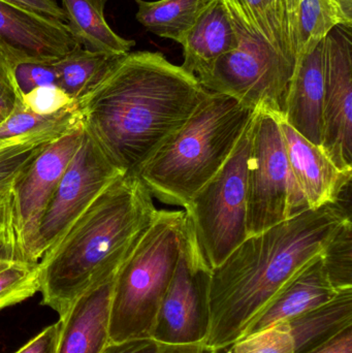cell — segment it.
Returning <instances> with one entry per match:
<instances>
[{"label": "cell", "instance_id": "6da1fadb", "mask_svg": "<svg viewBox=\"0 0 352 353\" xmlns=\"http://www.w3.org/2000/svg\"><path fill=\"white\" fill-rule=\"evenodd\" d=\"M194 74L159 52H130L76 101L85 132L123 174L138 175L207 99Z\"/></svg>", "mask_w": 352, "mask_h": 353}, {"label": "cell", "instance_id": "7a4b0ae2", "mask_svg": "<svg viewBox=\"0 0 352 353\" xmlns=\"http://www.w3.org/2000/svg\"><path fill=\"white\" fill-rule=\"evenodd\" d=\"M351 214L339 203L308 209L248 236L211 273L210 332L206 345H229L247 334L258 315L327 243Z\"/></svg>", "mask_w": 352, "mask_h": 353}, {"label": "cell", "instance_id": "3957f363", "mask_svg": "<svg viewBox=\"0 0 352 353\" xmlns=\"http://www.w3.org/2000/svg\"><path fill=\"white\" fill-rule=\"evenodd\" d=\"M157 211L138 175L118 176L39 261L43 305L62 316L87 290L116 276Z\"/></svg>", "mask_w": 352, "mask_h": 353}, {"label": "cell", "instance_id": "277c9868", "mask_svg": "<svg viewBox=\"0 0 352 353\" xmlns=\"http://www.w3.org/2000/svg\"><path fill=\"white\" fill-rule=\"evenodd\" d=\"M256 112L210 91L188 121L138 172L153 197L185 208L225 165Z\"/></svg>", "mask_w": 352, "mask_h": 353}, {"label": "cell", "instance_id": "5b68a950", "mask_svg": "<svg viewBox=\"0 0 352 353\" xmlns=\"http://www.w3.org/2000/svg\"><path fill=\"white\" fill-rule=\"evenodd\" d=\"M185 236L184 211H161L134 247L114 281L110 342L152 336Z\"/></svg>", "mask_w": 352, "mask_h": 353}, {"label": "cell", "instance_id": "8992f818", "mask_svg": "<svg viewBox=\"0 0 352 353\" xmlns=\"http://www.w3.org/2000/svg\"><path fill=\"white\" fill-rule=\"evenodd\" d=\"M249 124L225 165L184 208L191 244L211 270L218 267L247 232V170Z\"/></svg>", "mask_w": 352, "mask_h": 353}, {"label": "cell", "instance_id": "52a82bcc", "mask_svg": "<svg viewBox=\"0 0 352 353\" xmlns=\"http://www.w3.org/2000/svg\"><path fill=\"white\" fill-rule=\"evenodd\" d=\"M309 209L296 183L278 119L256 113L250 132L247 232L260 234Z\"/></svg>", "mask_w": 352, "mask_h": 353}, {"label": "cell", "instance_id": "ba28073f", "mask_svg": "<svg viewBox=\"0 0 352 353\" xmlns=\"http://www.w3.org/2000/svg\"><path fill=\"white\" fill-rule=\"evenodd\" d=\"M196 77L207 90L227 95L256 113L270 114L277 119L284 117L293 74L243 35L237 49Z\"/></svg>", "mask_w": 352, "mask_h": 353}, {"label": "cell", "instance_id": "9c48e42d", "mask_svg": "<svg viewBox=\"0 0 352 353\" xmlns=\"http://www.w3.org/2000/svg\"><path fill=\"white\" fill-rule=\"evenodd\" d=\"M211 273L185 228L179 259L151 338L171 345L206 344L211 325Z\"/></svg>", "mask_w": 352, "mask_h": 353}, {"label": "cell", "instance_id": "30bf717a", "mask_svg": "<svg viewBox=\"0 0 352 353\" xmlns=\"http://www.w3.org/2000/svg\"><path fill=\"white\" fill-rule=\"evenodd\" d=\"M124 175L105 157L85 132L82 142L60 179L41 218L37 238V256L49 252L91 203Z\"/></svg>", "mask_w": 352, "mask_h": 353}, {"label": "cell", "instance_id": "8fae6325", "mask_svg": "<svg viewBox=\"0 0 352 353\" xmlns=\"http://www.w3.org/2000/svg\"><path fill=\"white\" fill-rule=\"evenodd\" d=\"M83 137L84 126L81 123L48 144L14 184L12 203L17 259L39 263L37 238L41 218Z\"/></svg>", "mask_w": 352, "mask_h": 353}, {"label": "cell", "instance_id": "7c38bea8", "mask_svg": "<svg viewBox=\"0 0 352 353\" xmlns=\"http://www.w3.org/2000/svg\"><path fill=\"white\" fill-rule=\"evenodd\" d=\"M343 171H352V35L338 26L324 39V132L320 145Z\"/></svg>", "mask_w": 352, "mask_h": 353}, {"label": "cell", "instance_id": "4fadbf2b", "mask_svg": "<svg viewBox=\"0 0 352 353\" xmlns=\"http://www.w3.org/2000/svg\"><path fill=\"white\" fill-rule=\"evenodd\" d=\"M352 325V290L324 306L260 333L245 336L214 353H307Z\"/></svg>", "mask_w": 352, "mask_h": 353}, {"label": "cell", "instance_id": "5bb4252c", "mask_svg": "<svg viewBox=\"0 0 352 353\" xmlns=\"http://www.w3.org/2000/svg\"><path fill=\"white\" fill-rule=\"evenodd\" d=\"M241 34L293 74L300 0H222Z\"/></svg>", "mask_w": 352, "mask_h": 353}, {"label": "cell", "instance_id": "9a60e30c", "mask_svg": "<svg viewBox=\"0 0 352 353\" xmlns=\"http://www.w3.org/2000/svg\"><path fill=\"white\" fill-rule=\"evenodd\" d=\"M78 46L64 23L0 0V47L14 63L56 61Z\"/></svg>", "mask_w": 352, "mask_h": 353}, {"label": "cell", "instance_id": "2e32d148", "mask_svg": "<svg viewBox=\"0 0 352 353\" xmlns=\"http://www.w3.org/2000/svg\"><path fill=\"white\" fill-rule=\"evenodd\" d=\"M278 122L291 173L309 209L336 203L351 184L352 171L339 169L322 147L304 138L283 120Z\"/></svg>", "mask_w": 352, "mask_h": 353}, {"label": "cell", "instance_id": "e0dca14e", "mask_svg": "<svg viewBox=\"0 0 352 353\" xmlns=\"http://www.w3.org/2000/svg\"><path fill=\"white\" fill-rule=\"evenodd\" d=\"M115 277L87 290L60 316L56 353H103L110 343V315Z\"/></svg>", "mask_w": 352, "mask_h": 353}, {"label": "cell", "instance_id": "ac0fdd59", "mask_svg": "<svg viewBox=\"0 0 352 353\" xmlns=\"http://www.w3.org/2000/svg\"><path fill=\"white\" fill-rule=\"evenodd\" d=\"M324 41L300 58L289 82L284 117L296 132L320 146L324 132Z\"/></svg>", "mask_w": 352, "mask_h": 353}, {"label": "cell", "instance_id": "d6986e66", "mask_svg": "<svg viewBox=\"0 0 352 353\" xmlns=\"http://www.w3.org/2000/svg\"><path fill=\"white\" fill-rule=\"evenodd\" d=\"M338 294L329 281L322 254L318 255L285 284L258 315L245 336L260 333L316 310L332 302Z\"/></svg>", "mask_w": 352, "mask_h": 353}, {"label": "cell", "instance_id": "ffe728a7", "mask_svg": "<svg viewBox=\"0 0 352 353\" xmlns=\"http://www.w3.org/2000/svg\"><path fill=\"white\" fill-rule=\"evenodd\" d=\"M242 35L222 0H209L184 37L182 68L196 74L241 43Z\"/></svg>", "mask_w": 352, "mask_h": 353}, {"label": "cell", "instance_id": "44dd1931", "mask_svg": "<svg viewBox=\"0 0 352 353\" xmlns=\"http://www.w3.org/2000/svg\"><path fill=\"white\" fill-rule=\"evenodd\" d=\"M109 0H61L68 29L79 45L89 51L111 55L132 52L136 41L118 35L105 18Z\"/></svg>", "mask_w": 352, "mask_h": 353}, {"label": "cell", "instance_id": "7402d4cb", "mask_svg": "<svg viewBox=\"0 0 352 353\" xmlns=\"http://www.w3.org/2000/svg\"><path fill=\"white\" fill-rule=\"evenodd\" d=\"M82 123L78 103L52 115H39L21 105L0 123V148L47 145Z\"/></svg>", "mask_w": 352, "mask_h": 353}, {"label": "cell", "instance_id": "603a6c76", "mask_svg": "<svg viewBox=\"0 0 352 353\" xmlns=\"http://www.w3.org/2000/svg\"><path fill=\"white\" fill-rule=\"evenodd\" d=\"M121 56L89 51L78 46L55 62L56 86L79 101L103 81Z\"/></svg>", "mask_w": 352, "mask_h": 353}, {"label": "cell", "instance_id": "cb8c5ba5", "mask_svg": "<svg viewBox=\"0 0 352 353\" xmlns=\"http://www.w3.org/2000/svg\"><path fill=\"white\" fill-rule=\"evenodd\" d=\"M136 20L153 34L181 45L209 0H134Z\"/></svg>", "mask_w": 352, "mask_h": 353}, {"label": "cell", "instance_id": "d4e9b609", "mask_svg": "<svg viewBox=\"0 0 352 353\" xmlns=\"http://www.w3.org/2000/svg\"><path fill=\"white\" fill-rule=\"evenodd\" d=\"M338 26L352 30V23L337 0H300L297 61L314 51Z\"/></svg>", "mask_w": 352, "mask_h": 353}, {"label": "cell", "instance_id": "484cf974", "mask_svg": "<svg viewBox=\"0 0 352 353\" xmlns=\"http://www.w3.org/2000/svg\"><path fill=\"white\" fill-rule=\"evenodd\" d=\"M39 288V263L0 255V310L28 300Z\"/></svg>", "mask_w": 352, "mask_h": 353}, {"label": "cell", "instance_id": "4316f807", "mask_svg": "<svg viewBox=\"0 0 352 353\" xmlns=\"http://www.w3.org/2000/svg\"><path fill=\"white\" fill-rule=\"evenodd\" d=\"M324 271L337 292L352 290V223L345 219L335 230L322 253Z\"/></svg>", "mask_w": 352, "mask_h": 353}, {"label": "cell", "instance_id": "83f0119b", "mask_svg": "<svg viewBox=\"0 0 352 353\" xmlns=\"http://www.w3.org/2000/svg\"><path fill=\"white\" fill-rule=\"evenodd\" d=\"M47 145H16L0 148V192L14 188L18 179Z\"/></svg>", "mask_w": 352, "mask_h": 353}, {"label": "cell", "instance_id": "f1b7e54d", "mask_svg": "<svg viewBox=\"0 0 352 353\" xmlns=\"http://www.w3.org/2000/svg\"><path fill=\"white\" fill-rule=\"evenodd\" d=\"M103 353H214V350L205 343L171 345L149 337L122 342H110Z\"/></svg>", "mask_w": 352, "mask_h": 353}, {"label": "cell", "instance_id": "f546056e", "mask_svg": "<svg viewBox=\"0 0 352 353\" xmlns=\"http://www.w3.org/2000/svg\"><path fill=\"white\" fill-rule=\"evenodd\" d=\"M14 60L0 47V123L23 105V94L14 77Z\"/></svg>", "mask_w": 352, "mask_h": 353}, {"label": "cell", "instance_id": "4dcf8cb0", "mask_svg": "<svg viewBox=\"0 0 352 353\" xmlns=\"http://www.w3.org/2000/svg\"><path fill=\"white\" fill-rule=\"evenodd\" d=\"M56 61H24L17 63L14 77L22 94H26L39 87L56 86Z\"/></svg>", "mask_w": 352, "mask_h": 353}, {"label": "cell", "instance_id": "1f68e13d", "mask_svg": "<svg viewBox=\"0 0 352 353\" xmlns=\"http://www.w3.org/2000/svg\"><path fill=\"white\" fill-rule=\"evenodd\" d=\"M74 103V99L57 86L39 87L23 95V105L39 115L58 113Z\"/></svg>", "mask_w": 352, "mask_h": 353}, {"label": "cell", "instance_id": "d6a6232c", "mask_svg": "<svg viewBox=\"0 0 352 353\" xmlns=\"http://www.w3.org/2000/svg\"><path fill=\"white\" fill-rule=\"evenodd\" d=\"M0 255L17 259L12 189L0 192Z\"/></svg>", "mask_w": 352, "mask_h": 353}, {"label": "cell", "instance_id": "836d02e7", "mask_svg": "<svg viewBox=\"0 0 352 353\" xmlns=\"http://www.w3.org/2000/svg\"><path fill=\"white\" fill-rule=\"evenodd\" d=\"M59 330L60 323L57 321L45 327L14 353H56Z\"/></svg>", "mask_w": 352, "mask_h": 353}, {"label": "cell", "instance_id": "e575fe53", "mask_svg": "<svg viewBox=\"0 0 352 353\" xmlns=\"http://www.w3.org/2000/svg\"><path fill=\"white\" fill-rule=\"evenodd\" d=\"M2 1L8 2L45 18L59 21L64 24L68 23V18L63 8L59 6L56 0H2Z\"/></svg>", "mask_w": 352, "mask_h": 353}, {"label": "cell", "instance_id": "d590c367", "mask_svg": "<svg viewBox=\"0 0 352 353\" xmlns=\"http://www.w3.org/2000/svg\"><path fill=\"white\" fill-rule=\"evenodd\" d=\"M307 353H352V325L341 330Z\"/></svg>", "mask_w": 352, "mask_h": 353}, {"label": "cell", "instance_id": "8d00e7d4", "mask_svg": "<svg viewBox=\"0 0 352 353\" xmlns=\"http://www.w3.org/2000/svg\"><path fill=\"white\" fill-rule=\"evenodd\" d=\"M349 22L352 23V0H337Z\"/></svg>", "mask_w": 352, "mask_h": 353}]
</instances>
